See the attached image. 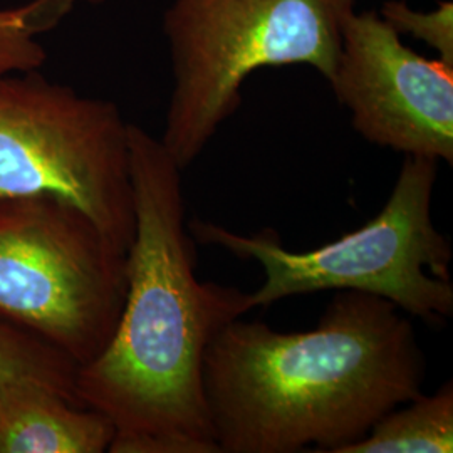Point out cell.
I'll return each mask as SVG.
<instances>
[{
	"label": "cell",
	"mask_w": 453,
	"mask_h": 453,
	"mask_svg": "<svg viewBox=\"0 0 453 453\" xmlns=\"http://www.w3.org/2000/svg\"><path fill=\"white\" fill-rule=\"evenodd\" d=\"M134 235L127 297L103 353L78 368L76 396L114 426L110 453H219L202 368L211 340L249 311V292L196 277L181 168L130 123Z\"/></svg>",
	"instance_id": "cell-1"
},
{
	"label": "cell",
	"mask_w": 453,
	"mask_h": 453,
	"mask_svg": "<svg viewBox=\"0 0 453 453\" xmlns=\"http://www.w3.org/2000/svg\"><path fill=\"white\" fill-rule=\"evenodd\" d=\"M425 376L410 316L357 291L336 292L303 333L235 319L202 368L219 453H340L423 393Z\"/></svg>",
	"instance_id": "cell-2"
},
{
	"label": "cell",
	"mask_w": 453,
	"mask_h": 453,
	"mask_svg": "<svg viewBox=\"0 0 453 453\" xmlns=\"http://www.w3.org/2000/svg\"><path fill=\"white\" fill-rule=\"evenodd\" d=\"M438 160L405 155L387 203L368 224L311 250L284 247L277 232L239 234L211 220L187 222L195 242L226 249L262 265L265 280L249 292L250 308L321 291L383 297L410 318L453 316L452 245L432 215Z\"/></svg>",
	"instance_id": "cell-3"
},
{
	"label": "cell",
	"mask_w": 453,
	"mask_h": 453,
	"mask_svg": "<svg viewBox=\"0 0 453 453\" xmlns=\"http://www.w3.org/2000/svg\"><path fill=\"white\" fill-rule=\"evenodd\" d=\"M355 0H173L163 16L173 89L162 142L181 170L242 103L264 67L306 65L334 76Z\"/></svg>",
	"instance_id": "cell-4"
},
{
	"label": "cell",
	"mask_w": 453,
	"mask_h": 453,
	"mask_svg": "<svg viewBox=\"0 0 453 453\" xmlns=\"http://www.w3.org/2000/svg\"><path fill=\"white\" fill-rule=\"evenodd\" d=\"M127 252L59 196L0 198V319L93 361L123 311Z\"/></svg>",
	"instance_id": "cell-5"
},
{
	"label": "cell",
	"mask_w": 453,
	"mask_h": 453,
	"mask_svg": "<svg viewBox=\"0 0 453 453\" xmlns=\"http://www.w3.org/2000/svg\"><path fill=\"white\" fill-rule=\"evenodd\" d=\"M26 195L63 198L130 249V123L113 101L37 69L0 76V198Z\"/></svg>",
	"instance_id": "cell-6"
},
{
	"label": "cell",
	"mask_w": 453,
	"mask_h": 453,
	"mask_svg": "<svg viewBox=\"0 0 453 453\" xmlns=\"http://www.w3.org/2000/svg\"><path fill=\"white\" fill-rule=\"evenodd\" d=\"M372 145L453 163V65L408 48L374 11L353 12L329 81Z\"/></svg>",
	"instance_id": "cell-7"
},
{
	"label": "cell",
	"mask_w": 453,
	"mask_h": 453,
	"mask_svg": "<svg viewBox=\"0 0 453 453\" xmlns=\"http://www.w3.org/2000/svg\"><path fill=\"white\" fill-rule=\"evenodd\" d=\"M113 440L96 410L41 383L0 380V453H104Z\"/></svg>",
	"instance_id": "cell-8"
},
{
	"label": "cell",
	"mask_w": 453,
	"mask_h": 453,
	"mask_svg": "<svg viewBox=\"0 0 453 453\" xmlns=\"http://www.w3.org/2000/svg\"><path fill=\"white\" fill-rule=\"evenodd\" d=\"M453 452V383L393 408L340 453Z\"/></svg>",
	"instance_id": "cell-9"
},
{
	"label": "cell",
	"mask_w": 453,
	"mask_h": 453,
	"mask_svg": "<svg viewBox=\"0 0 453 453\" xmlns=\"http://www.w3.org/2000/svg\"><path fill=\"white\" fill-rule=\"evenodd\" d=\"M78 368L71 357L48 342L0 319V380L41 383L80 403L76 396Z\"/></svg>",
	"instance_id": "cell-10"
},
{
	"label": "cell",
	"mask_w": 453,
	"mask_h": 453,
	"mask_svg": "<svg viewBox=\"0 0 453 453\" xmlns=\"http://www.w3.org/2000/svg\"><path fill=\"white\" fill-rule=\"evenodd\" d=\"M76 0H33L27 5L0 11V76L34 71L46 52L35 42L37 34L54 29Z\"/></svg>",
	"instance_id": "cell-11"
},
{
	"label": "cell",
	"mask_w": 453,
	"mask_h": 453,
	"mask_svg": "<svg viewBox=\"0 0 453 453\" xmlns=\"http://www.w3.org/2000/svg\"><path fill=\"white\" fill-rule=\"evenodd\" d=\"M380 17L393 31L410 34L435 50L437 59L453 65V4L441 0L434 11L423 12L402 0L385 2Z\"/></svg>",
	"instance_id": "cell-12"
},
{
	"label": "cell",
	"mask_w": 453,
	"mask_h": 453,
	"mask_svg": "<svg viewBox=\"0 0 453 453\" xmlns=\"http://www.w3.org/2000/svg\"><path fill=\"white\" fill-rule=\"evenodd\" d=\"M76 2H84V4H91V5H97V4H103L104 0H76Z\"/></svg>",
	"instance_id": "cell-13"
}]
</instances>
